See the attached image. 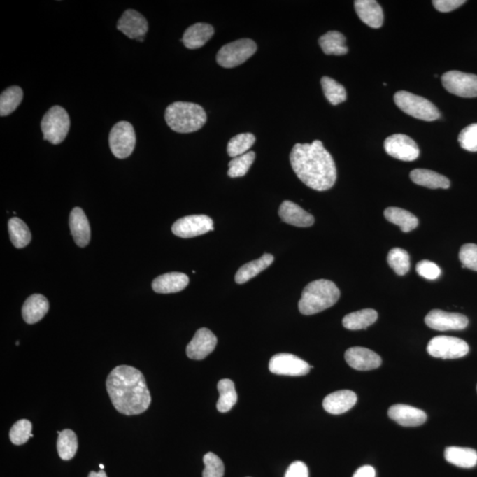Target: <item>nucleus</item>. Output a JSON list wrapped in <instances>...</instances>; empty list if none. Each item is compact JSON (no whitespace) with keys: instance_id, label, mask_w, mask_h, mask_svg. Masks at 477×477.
<instances>
[{"instance_id":"obj_1","label":"nucleus","mask_w":477,"mask_h":477,"mask_svg":"<svg viewBox=\"0 0 477 477\" xmlns=\"http://www.w3.org/2000/svg\"><path fill=\"white\" fill-rule=\"evenodd\" d=\"M290 163L299 179L312 190H330L337 180L334 160L321 141L295 144L290 153Z\"/></svg>"},{"instance_id":"obj_2","label":"nucleus","mask_w":477,"mask_h":477,"mask_svg":"<svg viewBox=\"0 0 477 477\" xmlns=\"http://www.w3.org/2000/svg\"><path fill=\"white\" fill-rule=\"evenodd\" d=\"M106 390L114 408L120 414H143L150 406L145 378L139 369L131 366L114 368L106 379Z\"/></svg>"},{"instance_id":"obj_3","label":"nucleus","mask_w":477,"mask_h":477,"mask_svg":"<svg viewBox=\"0 0 477 477\" xmlns=\"http://www.w3.org/2000/svg\"><path fill=\"white\" fill-rule=\"evenodd\" d=\"M341 297V292L334 282L318 280L306 285L299 301L302 315H311L332 307Z\"/></svg>"},{"instance_id":"obj_4","label":"nucleus","mask_w":477,"mask_h":477,"mask_svg":"<svg viewBox=\"0 0 477 477\" xmlns=\"http://www.w3.org/2000/svg\"><path fill=\"white\" fill-rule=\"evenodd\" d=\"M164 119L174 132L189 134L196 132L204 126L207 114L197 104L174 102L167 107Z\"/></svg>"},{"instance_id":"obj_5","label":"nucleus","mask_w":477,"mask_h":477,"mask_svg":"<svg viewBox=\"0 0 477 477\" xmlns=\"http://www.w3.org/2000/svg\"><path fill=\"white\" fill-rule=\"evenodd\" d=\"M394 102L399 109L415 119L433 122L439 119L440 113L431 101L411 92H398L394 95Z\"/></svg>"},{"instance_id":"obj_6","label":"nucleus","mask_w":477,"mask_h":477,"mask_svg":"<svg viewBox=\"0 0 477 477\" xmlns=\"http://www.w3.org/2000/svg\"><path fill=\"white\" fill-rule=\"evenodd\" d=\"M70 129L69 113L62 106L52 107L45 114L41 122L43 139L58 145L66 139Z\"/></svg>"},{"instance_id":"obj_7","label":"nucleus","mask_w":477,"mask_h":477,"mask_svg":"<svg viewBox=\"0 0 477 477\" xmlns=\"http://www.w3.org/2000/svg\"><path fill=\"white\" fill-rule=\"evenodd\" d=\"M257 45L253 40L240 39L227 43L218 50L217 62L225 69H233L247 62L257 52Z\"/></svg>"},{"instance_id":"obj_8","label":"nucleus","mask_w":477,"mask_h":477,"mask_svg":"<svg viewBox=\"0 0 477 477\" xmlns=\"http://www.w3.org/2000/svg\"><path fill=\"white\" fill-rule=\"evenodd\" d=\"M136 143V132L129 122H120L113 127L109 134V144L117 159L129 157L133 153Z\"/></svg>"},{"instance_id":"obj_9","label":"nucleus","mask_w":477,"mask_h":477,"mask_svg":"<svg viewBox=\"0 0 477 477\" xmlns=\"http://www.w3.org/2000/svg\"><path fill=\"white\" fill-rule=\"evenodd\" d=\"M468 343L462 339L450 336H436L431 339L427 352L432 357L440 359H458L468 355Z\"/></svg>"},{"instance_id":"obj_10","label":"nucleus","mask_w":477,"mask_h":477,"mask_svg":"<svg viewBox=\"0 0 477 477\" xmlns=\"http://www.w3.org/2000/svg\"><path fill=\"white\" fill-rule=\"evenodd\" d=\"M448 92L461 97H477V76L460 71H449L441 77Z\"/></svg>"},{"instance_id":"obj_11","label":"nucleus","mask_w":477,"mask_h":477,"mask_svg":"<svg viewBox=\"0 0 477 477\" xmlns=\"http://www.w3.org/2000/svg\"><path fill=\"white\" fill-rule=\"evenodd\" d=\"M213 230V221L206 215H191L180 218L172 227L173 233L183 239L199 236Z\"/></svg>"},{"instance_id":"obj_12","label":"nucleus","mask_w":477,"mask_h":477,"mask_svg":"<svg viewBox=\"0 0 477 477\" xmlns=\"http://www.w3.org/2000/svg\"><path fill=\"white\" fill-rule=\"evenodd\" d=\"M311 368L312 366L308 365V362L291 354L274 355L269 364V369L273 374L291 376V377L307 375Z\"/></svg>"},{"instance_id":"obj_13","label":"nucleus","mask_w":477,"mask_h":477,"mask_svg":"<svg viewBox=\"0 0 477 477\" xmlns=\"http://www.w3.org/2000/svg\"><path fill=\"white\" fill-rule=\"evenodd\" d=\"M386 153L396 159L414 161L418 159V144L406 134H397L386 138L384 144Z\"/></svg>"},{"instance_id":"obj_14","label":"nucleus","mask_w":477,"mask_h":477,"mask_svg":"<svg viewBox=\"0 0 477 477\" xmlns=\"http://www.w3.org/2000/svg\"><path fill=\"white\" fill-rule=\"evenodd\" d=\"M425 321L428 327L441 332L463 330L469 325V319L466 315L440 310L429 312Z\"/></svg>"},{"instance_id":"obj_15","label":"nucleus","mask_w":477,"mask_h":477,"mask_svg":"<svg viewBox=\"0 0 477 477\" xmlns=\"http://www.w3.org/2000/svg\"><path fill=\"white\" fill-rule=\"evenodd\" d=\"M217 343L218 339L213 332L207 328H201L187 346V357L192 360H204L214 351Z\"/></svg>"},{"instance_id":"obj_16","label":"nucleus","mask_w":477,"mask_h":477,"mask_svg":"<svg viewBox=\"0 0 477 477\" xmlns=\"http://www.w3.org/2000/svg\"><path fill=\"white\" fill-rule=\"evenodd\" d=\"M346 362L351 368L357 371H366L380 367L382 359L371 349L354 347L345 353Z\"/></svg>"},{"instance_id":"obj_17","label":"nucleus","mask_w":477,"mask_h":477,"mask_svg":"<svg viewBox=\"0 0 477 477\" xmlns=\"http://www.w3.org/2000/svg\"><path fill=\"white\" fill-rule=\"evenodd\" d=\"M117 29L127 38L137 40L145 36L149 26L145 17L136 10L129 9L120 17Z\"/></svg>"},{"instance_id":"obj_18","label":"nucleus","mask_w":477,"mask_h":477,"mask_svg":"<svg viewBox=\"0 0 477 477\" xmlns=\"http://www.w3.org/2000/svg\"><path fill=\"white\" fill-rule=\"evenodd\" d=\"M389 418L405 427H416L427 420L425 412L414 406L403 404L392 406L388 411Z\"/></svg>"},{"instance_id":"obj_19","label":"nucleus","mask_w":477,"mask_h":477,"mask_svg":"<svg viewBox=\"0 0 477 477\" xmlns=\"http://www.w3.org/2000/svg\"><path fill=\"white\" fill-rule=\"evenodd\" d=\"M278 214L282 221L294 227H308L315 222V218L311 213L291 201H285L282 203Z\"/></svg>"},{"instance_id":"obj_20","label":"nucleus","mask_w":477,"mask_h":477,"mask_svg":"<svg viewBox=\"0 0 477 477\" xmlns=\"http://www.w3.org/2000/svg\"><path fill=\"white\" fill-rule=\"evenodd\" d=\"M357 401V396L349 390L332 392L325 398L322 406L332 415H341L350 411Z\"/></svg>"},{"instance_id":"obj_21","label":"nucleus","mask_w":477,"mask_h":477,"mask_svg":"<svg viewBox=\"0 0 477 477\" xmlns=\"http://www.w3.org/2000/svg\"><path fill=\"white\" fill-rule=\"evenodd\" d=\"M355 8L359 18L366 25L379 29L384 22V13L380 5L375 0H356Z\"/></svg>"},{"instance_id":"obj_22","label":"nucleus","mask_w":477,"mask_h":477,"mask_svg":"<svg viewBox=\"0 0 477 477\" xmlns=\"http://www.w3.org/2000/svg\"><path fill=\"white\" fill-rule=\"evenodd\" d=\"M69 226L76 243L80 248L86 247L90 241V227L88 218L80 208L76 207L72 210Z\"/></svg>"},{"instance_id":"obj_23","label":"nucleus","mask_w":477,"mask_h":477,"mask_svg":"<svg viewBox=\"0 0 477 477\" xmlns=\"http://www.w3.org/2000/svg\"><path fill=\"white\" fill-rule=\"evenodd\" d=\"M190 283V278L181 272H169L154 280L153 290L159 294H173L183 291Z\"/></svg>"},{"instance_id":"obj_24","label":"nucleus","mask_w":477,"mask_h":477,"mask_svg":"<svg viewBox=\"0 0 477 477\" xmlns=\"http://www.w3.org/2000/svg\"><path fill=\"white\" fill-rule=\"evenodd\" d=\"M214 35L213 27L207 23H196L185 31L183 43L187 49L201 48Z\"/></svg>"},{"instance_id":"obj_25","label":"nucleus","mask_w":477,"mask_h":477,"mask_svg":"<svg viewBox=\"0 0 477 477\" xmlns=\"http://www.w3.org/2000/svg\"><path fill=\"white\" fill-rule=\"evenodd\" d=\"M49 307V301L43 295L33 294L23 304L22 318L27 324H36L45 317Z\"/></svg>"},{"instance_id":"obj_26","label":"nucleus","mask_w":477,"mask_h":477,"mask_svg":"<svg viewBox=\"0 0 477 477\" xmlns=\"http://www.w3.org/2000/svg\"><path fill=\"white\" fill-rule=\"evenodd\" d=\"M411 179L413 183L432 190H446L451 184L448 178L427 169L413 170L411 173Z\"/></svg>"},{"instance_id":"obj_27","label":"nucleus","mask_w":477,"mask_h":477,"mask_svg":"<svg viewBox=\"0 0 477 477\" xmlns=\"http://www.w3.org/2000/svg\"><path fill=\"white\" fill-rule=\"evenodd\" d=\"M274 257L271 254H264L259 259L250 262L240 268L235 275V282L237 284H244L251 278L257 276L262 271L266 270L273 263Z\"/></svg>"},{"instance_id":"obj_28","label":"nucleus","mask_w":477,"mask_h":477,"mask_svg":"<svg viewBox=\"0 0 477 477\" xmlns=\"http://www.w3.org/2000/svg\"><path fill=\"white\" fill-rule=\"evenodd\" d=\"M445 458L449 463L460 468L470 469L477 464L476 450L468 448L450 446L446 449Z\"/></svg>"},{"instance_id":"obj_29","label":"nucleus","mask_w":477,"mask_h":477,"mask_svg":"<svg viewBox=\"0 0 477 477\" xmlns=\"http://www.w3.org/2000/svg\"><path fill=\"white\" fill-rule=\"evenodd\" d=\"M378 312L372 308L352 312L345 315L342 324L348 330L357 331L371 327L378 320Z\"/></svg>"},{"instance_id":"obj_30","label":"nucleus","mask_w":477,"mask_h":477,"mask_svg":"<svg viewBox=\"0 0 477 477\" xmlns=\"http://www.w3.org/2000/svg\"><path fill=\"white\" fill-rule=\"evenodd\" d=\"M386 220L394 225H397L402 232L408 233L418 227V218L409 211L397 207H390L384 213Z\"/></svg>"},{"instance_id":"obj_31","label":"nucleus","mask_w":477,"mask_h":477,"mask_svg":"<svg viewBox=\"0 0 477 477\" xmlns=\"http://www.w3.org/2000/svg\"><path fill=\"white\" fill-rule=\"evenodd\" d=\"M319 45L327 55L341 56L347 55L346 38L339 31H329L319 38Z\"/></svg>"},{"instance_id":"obj_32","label":"nucleus","mask_w":477,"mask_h":477,"mask_svg":"<svg viewBox=\"0 0 477 477\" xmlns=\"http://www.w3.org/2000/svg\"><path fill=\"white\" fill-rule=\"evenodd\" d=\"M59 438L57 440V450L59 456L63 461H70L76 456L78 449V439L72 429H66L58 432Z\"/></svg>"},{"instance_id":"obj_33","label":"nucleus","mask_w":477,"mask_h":477,"mask_svg":"<svg viewBox=\"0 0 477 477\" xmlns=\"http://www.w3.org/2000/svg\"><path fill=\"white\" fill-rule=\"evenodd\" d=\"M220 399L217 403L218 411L221 413L230 411L236 404L238 395L234 382L230 379H222L218 384Z\"/></svg>"},{"instance_id":"obj_34","label":"nucleus","mask_w":477,"mask_h":477,"mask_svg":"<svg viewBox=\"0 0 477 477\" xmlns=\"http://www.w3.org/2000/svg\"><path fill=\"white\" fill-rule=\"evenodd\" d=\"M23 99V92L18 86H12L6 89L0 96V115H9L18 108Z\"/></svg>"},{"instance_id":"obj_35","label":"nucleus","mask_w":477,"mask_h":477,"mask_svg":"<svg viewBox=\"0 0 477 477\" xmlns=\"http://www.w3.org/2000/svg\"><path fill=\"white\" fill-rule=\"evenodd\" d=\"M8 230L10 239L17 248L28 246L31 241V234L28 226L18 218H13L9 220Z\"/></svg>"},{"instance_id":"obj_36","label":"nucleus","mask_w":477,"mask_h":477,"mask_svg":"<svg viewBox=\"0 0 477 477\" xmlns=\"http://www.w3.org/2000/svg\"><path fill=\"white\" fill-rule=\"evenodd\" d=\"M321 84L325 96L332 105L337 106L347 100V92L344 87L331 77H322Z\"/></svg>"},{"instance_id":"obj_37","label":"nucleus","mask_w":477,"mask_h":477,"mask_svg":"<svg viewBox=\"0 0 477 477\" xmlns=\"http://www.w3.org/2000/svg\"><path fill=\"white\" fill-rule=\"evenodd\" d=\"M255 137L253 134L245 133L235 136L229 141L227 145V153L231 157H237L248 152L254 145Z\"/></svg>"},{"instance_id":"obj_38","label":"nucleus","mask_w":477,"mask_h":477,"mask_svg":"<svg viewBox=\"0 0 477 477\" xmlns=\"http://www.w3.org/2000/svg\"><path fill=\"white\" fill-rule=\"evenodd\" d=\"M390 267L399 276H404L411 270V257L408 252L402 248H395L390 250L387 255Z\"/></svg>"},{"instance_id":"obj_39","label":"nucleus","mask_w":477,"mask_h":477,"mask_svg":"<svg viewBox=\"0 0 477 477\" xmlns=\"http://www.w3.org/2000/svg\"><path fill=\"white\" fill-rule=\"evenodd\" d=\"M255 159L254 151H248L244 155L234 157L228 164V176L231 178H238L246 176L248 171L250 170Z\"/></svg>"},{"instance_id":"obj_40","label":"nucleus","mask_w":477,"mask_h":477,"mask_svg":"<svg viewBox=\"0 0 477 477\" xmlns=\"http://www.w3.org/2000/svg\"><path fill=\"white\" fill-rule=\"evenodd\" d=\"M9 436L13 445L25 444L30 438H33L31 422L27 419L19 420L10 429Z\"/></svg>"},{"instance_id":"obj_41","label":"nucleus","mask_w":477,"mask_h":477,"mask_svg":"<svg viewBox=\"0 0 477 477\" xmlns=\"http://www.w3.org/2000/svg\"><path fill=\"white\" fill-rule=\"evenodd\" d=\"M204 468L203 477H223L225 466L220 457L213 453H208L204 457Z\"/></svg>"},{"instance_id":"obj_42","label":"nucleus","mask_w":477,"mask_h":477,"mask_svg":"<svg viewBox=\"0 0 477 477\" xmlns=\"http://www.w3.org/2000/svg\"><path fill=\"white\" fill-rule=\"evenodd\" d=\"M462 149L476 152L477 151V123L471 124L459 134L458 138Z\"/></svg>"},{"instance_id":"obj_43","label":"nucleus","mask_w":477,"mask_h":477,"mask_svg":"<svg viewBox=\"0 0 477 477\" xmlns=\"http://www.w3.org/2000/svg\"><path fill=\"white\" fill-rule=\"evenodd\" d=\"M460 261L462 268L477 271V245L474 243L464 244L460 250Z\"/></svg>"},{"instance_id":"obj_44","label":"nucleus","mask_w":477,"mask_h":477,"mask_svg":"<svg viewBox=\"0 0 477 477\" xmlns=\"http://www.w3.org/2000/svg\"><path fill=\"white\" fill-rule=\"evenodd\" d=\"M416 271L420 276L429 280H435L441 275V269L439 265L428 260L419 262L416 265Z\"/></svg>"},{"instance_id":"obj_45","label":"nucleus","mask_w":477,"mask_h":477,"mask_svg":"<svg viewBox=\"0 0 477 477\" xmlns=\"http://www.w3.org/2000/svg\"><path fill=\"white\" fill-rule=\"evenodd\" d=\"M464 0H434L432 1L434 8L438 11L441 13H448L453 11L463 4H465Z\"/></svg>"},{"instance_id":"obj_46","label":"nucleus","mask_w":477,"mask_h":477,"mask_svg":"<svg viewBox=\"0 0 477 477\" xmlns=\"http://www.w3.org/2000/svg\"><path fill=\"white\" fill-rule=\"evenodd\" d=\"M285 477H308V467L304 462H294L289 466Z\"/></svg>"},{"instance_id":"obj_47","label":"nucleus","mask_w":477,"mask_h":477,"mask_svg":"<svg viewBox=\"0 0 477 477\" xmlns=\"http://www.w3.org/2000/svg\"><path fill=\"white\" fill-rule=\"evenodd\" d=\"M353 477H376L375 469L371 466H362L356 470Z\"/></svg>"},{"instance_id":"obj_48","label":"nucleus","mask_w":477,"mask_h":477,"mask_svg":"<svg viewBox=\"0 0 477 477\" xmlns=\"http://www.w3.org/2000/svg\"><path fill=\"white\" fill-rule=\"evenodd\" d=\"M88 477H107V475L106 473L104 471V469H101L99 472H90Z\"/></svg>"},{"instance_id":"obj_49","label":"nucleus","mask_w":477,"mask_h":477,"mask_svg":"<svg viewBox=\"0 0 477 477\" xmlns=\"http://www.w3.org/2000/svg\"><path fill=\"white\" fill-rule=\"evenodd\" d=\"M104 468H105V466H104L103 464H100V469H104Z\"/></svg>"}]
</instances>
